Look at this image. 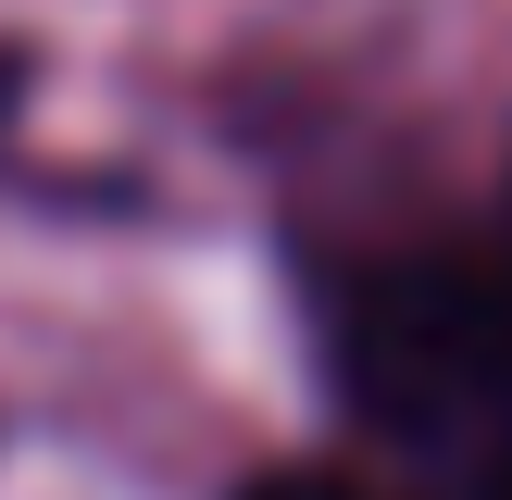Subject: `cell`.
Segmentation results:
<instances>
[{"mask_svg":"<svg viewBox=\"0 0 512 500\" xmlns=\"http://www.w3.org/2000/svg\"><path fill=\"white\" fill-rule=\"evenodd\" d=\"M238 500H375V488H350V475L300 463V475H263V488H238Z\"/></svg>","mask_w":512,"mask_h":500,"instance_id":"7a4b0ae2","label":"cell"},{"mask_svg":"<svg viewBox=\"0 0 512 500\" xmlns=\"http://www.w3.org/2000/svg\"><path fill=\"white\" fill-rule=\"evenodd\" d=\"M338 400L413 450H488L512 425V263L488 250H413V263H350L325 288Z\"/></svg>","mask_w":512,"mask_h":500,"instance_id":"6da1fadb","label":"cell"},{"mask_svg":"<svg viewBox=\"0 0 512 500\" xmlns=\"http://www.w3.org/2000/svg\"><path fill=\"white\" fill-rule=\"evenodd\" d=\"M463 500H512V425H500V438L463 463Z\"/></svg>","mask_w":512,"mask_h":500,"instance_id":"3957f363","label":"cell"}]
</instances>
